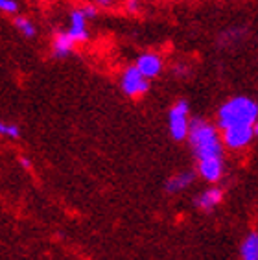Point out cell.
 Wrapping results in <instances>:
<instances>
[{
	"mask_svg": "<svg viewBox=\"0 0 258 260\" xmlns=\"http://www.w3.org/2000/svg\"><path fill=\"white\" fill-rule=\"evenodd\" d=\"M188 144L196 160L223 157V139L218 125L205 118H192L188 131Z\"/></svg>",
	"mask_w": 258,
	"mask_h": 260,
	"instance_id": "6da1fadb",
	"label": "cell"
},
{
	"mask_svg": "<svg viewBox=\"0 0 258 260\" xmlns=\"http://www.w3.org/2000/svg\"><path fill=\"white\" fill-rule=\"evenodd\" d=\"M258 120V104L249 96H233L221 104L218 109V122L216 125L219 131L229 127H243L254 125Z\"/></svg>",
	"mask_w": 258,
	"mask_h": 260,
	"instance_id": "7a4b0ae2",
	"label": "cell"
},
{
	"mask_svg": "<svg viewBox=\"0 0 258 260\" xmlns=\"http://www.w3.org/2000/svg\"><path fill=\"white\" fill-rule=\"evenodd\" d=\"M190 105L186 100H177L168 111V131L170 137L177 142L188 139L190 131Z\"/></svg>",
	"mask_w": 258,
	"mask_h": 260,
	"instance_id": "3957f363",
	"label": "cell"
},
{
	"mask_svg": "<svg viewBox=\"0 0 258 260\" xmlns=\"http://www.w3.org/2000/svg\"><path fill=\"white\" fill-rule=\"evenodd\" d=\"M120 89L127 98L137 100L149 90V80L137 69V65L125 67L124 72L120 74Z\"/></svg>",
	"mask_w": 258,
	"mask_h": 260,
	"instance_id": "277c9868",
	"label": "cell"
},
{
	"mask_svg": "<svg viewBox=\"0 0 258 260\" xmlns=\"http://www.w3.org/2000/svg\"><path fill=\"white\" fill-rule=\"evenodd\" d=\"M223 144L229 150H242L251 144L254 139V125H243V127H229L221 131Z\"/></svg>",
	"mask_w": 258,
	"mask_h": 260,
	"instance_id": "5b68a950",
	"label": "cell"
},
{
	"mask_svg": "<svg viewBox=\"0 0 258 260\" xmlns=\"http://www.w3.org/2000/svg\"><path fill=\"white\" fill-rule=\"evenodd\" d=\"M69 35L74 39V43H85L89 41V17L85 15L83 8H76V10L70 11L69 15V28H67Z\"/></svg>",
	"mask_w": 258,
	"mask_h": 260,
	"instance_id": "8992f818",
	"label": "cell"
},
{
	"mask_svg": "<svg viewBox=\"0 0 258 260\" xmlns=\"http://www.w3.org/2000/svg\"><path fill=\"white\" fill-rule=\"evenodd\" d=\"M135 65H137V69H139L148 80H153V78H159L160 72H163L164 61H163V57H160L159 54H155V52H142V54L135 59Z\"/></svg>",
	"mask_w": 258,
	"mask_h": 260,
	"instance_id": "52a82bcc",
	"label": "cell"
},
{
	"mask_svg": "<svg viewBox=\"0 0 258 260\" xmlns=\"http://www.w3.org/2000/svg\"><path fill=\"white\" fill-rule=\"evenodd\" d=\"M74 39L69 35L67 30H59L55 31L52 35V45H50V50H52V55H54L55 59H64V57H69L74 50Z\"/></svg>",
	"mask_w": 258,
	"mask_h": 260,
	"instance_id": "ba28073f",
	"label": "cell"
},
{
	"mask_svg": "<svg viewBox=\"0 0 258 260\" xmlns=\"http://www.w3.org/2000/svg\"><path fill=\"white\" fill-rule=\"evenodd\" d=\"M198 172L205 181L209 183H218L223 175V157H214V159L198 160Z\"/></svg>",
	"mask_w": 258,
	"mask_h": 260,
	"instance_id": "9c48e42d",
	"label": "cell"
},
{
	"mask_svg": "<svg viewBox=\"0 0 258 260\" xmlns=\"http://www.w3.org/2000/svg\"><path fill=\"white\" fill-rule=\"evenodd\" d=\"M221 201H223V190L218 188V186H212V188L201 192V194L198 196L196 205H198L201 210H205V212H210V210L216 209Z\"/></svg>",
	"mask_w": 258,
	"mask_h": 260,
	"instance_id": "30bf717a",
	"label": "cell"
},
{
	"mask_svg": "<svg viewBox=\"0 0 258 260\" xmlns=\"http://www.w3.org/2000/svg\"><path fill=\"white\" fill-rule=\"evenodd\" d=\"M196 172H181L177 175H172L168 181H166V185H164V190L168 192V194H177V192L184 190V188H188L192 185L194 181H196Z\"/></svg>",
	"mask_w": 258,
	"mask_h": 260,
	"instance_id": "8fae6325",
	"label": "cell"
},
{
	"mask_svg": "<svg viewBox=\"0 0 258 260\" xmlns=\"http://www.w3.org/2000/svg\"><path fill=\"white\" fill-rule=\"evenodd\" d=\"M240 258L242 260H258V233H251L240 245Z\"/></svg>",
	"mask_w": 258,
	"mask_h": 260,
	"instance_id": "7c38bea8",
	"label": "cell"
},
{
	"mask_svg": "<svg viewBox=\"0 0 258 260\" xmlns=\"http://www.w3.org/2000/svg\"><path fill=\"white\" fill-rule=\"evenodd\" d=\"M13 26H15L17 31H19L20 35H24L26 39H34L35 35H37V26H35L34 22L24 15H15V19H13Z\"/></svg>",
	"mask_w": 258,
	"mask_h": 260,
	"instance_id": "4fadbf2b",
	"label": "cell"
},
{
	"mask_svg": "<svg viewBox=\"0 0 258 260\" xmlns=\"http://www.w3.org/2000/svg\"><path fill=\"white\" fill-rule=\"evenodd\" d=\"M0 135L6 137V139L17 140L20 137V127L17 124H11V122H2L0 124Z\"/></svg>",
	"mask_w": 258,
	"mask_h": 260,
	"instance_id": "5bb4252c",
	"label": "cell"
},
{
	"mask_svg": "<svg viewBox=\"0 0 258 260\" xmlns=\"http://www.w3.org/2000/svg\"><path fill=\"white\" fill-rule=\"evenodd\" d=\"M0 11H2L4 15H17L19 2H17V0H0Z\"/></svg>",
	"mask_w": 258,
	"mask_h": 260,
	"instance_id": "9a60e30c",
	"label": "cell"
},
{
	"mask_svg": "<svg viewBox=\"0 0 258 260\" xmlns=\"http://www.w3.org/2000/svg\"><path fill=\"white\" fill-rule=\"evenodd\" d=\"M125 10H127L129 13H139L140 0H125Z\"/></svg>",
	"mask_w": 258,
	"mask_h": 260,
	"instance_id": "2e32d148",
	"label": "cell"
},
{
	"mask_svg": "<svg viewBox=\"0 0 258 260\" xmlns=\"http://www.w3.org/2000/svg\"><path fill=\"white\" fill-rule=\"evenodd\" d=\"M90 2L98 6V8H111L114 4V0H90Z\"/></svg>",
	"mask_w": 258,
	"mask_h": 260,
	"instance_id": "e0dca14e",
	"label": "cell"
},
{
	"mask_svg": "<svg viewBox=\"0 0 258 260\" xmlns=\"http://www.w3.org/2000/svg\"><path fill=\"white\" fill-rule=\"evenodd\" d=\"M19 165L22 166L24 170H28V172L31 170V160L28 159V157H19Z\"/></svg>",
	"mask_w": 258,
	"mask_h": 260,
	"instance_id": "ac0fdd59",
	"label": "cell"
},
{
	"mask_svg": "<svg viewBox=\"0 0 258 260\" xmlns=\"http://www.w3.org/2000/svg\"><path fill=\"white\" fill-rule=\"evenodd\" d=\"M254 137H258V120L254 122Z\"/></svg>",
	"mask_w": 258,
	"mask_h": 260,
	"instance_id": "d6986e66",
	"label": "cell"
}]
</instances>
